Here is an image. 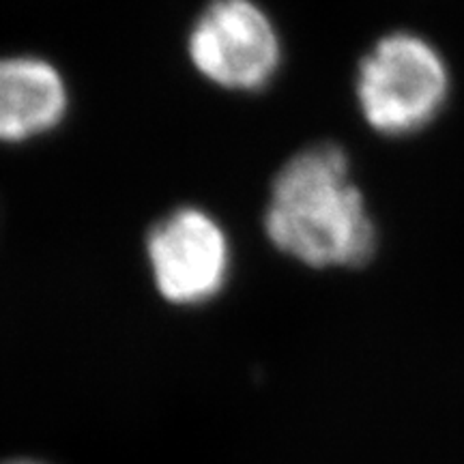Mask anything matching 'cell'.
<instances>
[{
    "label": "cell",
    "instance_id": "6da1fadb",
    "mask_svg": "<svg viewBox=\"0 0 464 464\" xmlns=\"http://www.w3.org/2000/svg\"><path fill=\"white\" fill-rule=\"evenodd\" d=\"M269 241L307 266H362L376 228L346 153L329 142L293 155L277 172L265 211Z\"/></svg>",
    "mask_w": 464,
    "mask_h": 464
},
{
    "label": "cell",
    "instance_id": "7a4b0ae2",
    "mask_svg": "<svg viewBox=\"0 0 464 464\" xmlns=\"http://www.w3.org/2000/svg\"><path fill=\"white\" fill-rule=\"evenodd\" d=\"M448 95L450 69L439 50L420 34H385L359 65V108L382 136H411L428 127Z\"/></svg>",
    "mask_w": 464,
    "mask_h": 464
},
{
    "label": "cell",
    "instance_id": "3957f363",
    "mask_svg": "<svg viewBox=\"0 0 464 464\" xmlns=\"http://www.w3.org/2000/svg\"><path fill=\"white\" fill-rule=\"evenodd\" d=\"M189 58L213 84L260 91L282 61L280 34L254 0H211L189 31Z\"/></svg>",
    "mask_w": 464,
    "mask_h": 464
},
{
    "label": "cell",
    "instance_id": "277c9868",
    "mask_svg": "<svg viewBox=\"0 0 464 464\" xmlns=\"http://www.w3.org/2000/svg\"><path fill=\"white\" fill-rule=\"evenodd\" d=\"M155 286L174 305H198L224 288L230 269L226 232L207 211L181 207L168 213L147 237Z\"/></svg>",
    "mask_w": 464,
    "mask_h": 464
},
{
    "label": "cell",
    "instance_id": "5b68a950",
    "mask_svg": "<svg viewBox=\"0 0 464 464\" xmlns=\"http://www.w3.org/2000/svg\"><path fill=\"white\" fill-rule=\"evenodd\" d=\"M67 103L65 80L48 61L0 58V142H26L54 130Z\"/></svg>",
    "mask_w": 464,
    "mask_h": 464
},
{
    "label": "cell",
    "instance_id": "8992f818",
    "mask_svg": "<svg viewBox=\"0 0 464 464\" xmlns=\"http://www.w3.org/2000/svg\"><path fill=\"white\" fill-rule=\"evenodd\" d=\"M3 464H42V462H34V460H11V462H3Z\"/></svg>",
    "mask_w": 464,
    "mask_h": 464
}]
</instances>
